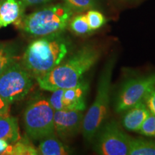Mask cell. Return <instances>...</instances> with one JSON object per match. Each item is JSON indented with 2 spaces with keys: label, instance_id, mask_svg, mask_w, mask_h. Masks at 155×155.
<instances>
[{
  "label": "cell",
  "instance_id": "1",
  "mask_svg": "<svg viewBox=\"0 0 155 155\" xmlns=\"http://www.w3.org/2000/svg\"><path fill=\"white\" fill-rule=\"evenodd\" d=\"M101 52L92 45L83 46L65 61L36 80L40 88L48 91L74 87L83 75L98 61Z\"/></svg>",
  "mask_w": 155,
  "mask_h": 155
},
{
  "label": "cell",
  "instance_id": "2",
  "mask_svg": "<svg viewBox=\"0 0 155 155\" xmlns=\"http://www.w3.org/2000/svg\"><path fill=\"white\" fill-rule=\"evenodd\" d=\"M69 45L61 33L37 39L25 50L22 65L36 79L43 76L63 62L69 52Z\"/></svg>",
  "mask_w": 155,
  "mask_h": 155
},
{
  "label": "cell",
  "instance_id": "3",
  "mask_svg": "<svg viewBox=\"0 0 155 155\" xmlns=\"http://www.w3.org/2000/svg\"><path fill=\"white\" fill-rule=\"evenodd\" d=\"M73 11L65 4L50 5L35 11L19 22V26L27 33L45 37L61 33L72 19Z\"/></svg>",
  "mask_w": 155,
  "mask_h": 155
},
{
  "label": "cell",
  "instance_id": "4",
  "mask_svg": "<svg viewBox=\"0 0 155 155\" xmlns=\"http://www.w3.org/2000/svg\"><path fill=\"white\" fill-rule=\"evenodd\" d=\"M116 58H110L104 65L98 81L97 94L94 101L83 117L82 132L84 138L90 141L104 123L108 114L112 73Z\"/></svg>",
  "mask_w": 155,
  "mask_h": 155
},
{
  "label": "cell",
  "instance_id": "5",
  "mask_svg": "<svg viewBox=\"0 0 155 155\" xmlns=\"http://www.w3.org/2000/svg\"><path fill=\"white\" fill-rule=\"evenodd\" d=\"M54 109L48 98L35 96L28 103L23 114L27 135L34 140H41L55 134Z\"/></svg>",
  "mask_w": 155,
  "mask_h": 155
},
{
  "label": "cell",
  "instance_id": "6",
  "mask_svg": "<svg viewBox=\"0 0 155 155\" xmlns=\"http://www.w3.org/2000/svg\"><path fill=\"white\" fill-rule=\"evenodd\" d=\"M32 86L33 77L16 61L0 75V96L10 104L24 98Z\"/></svg>",
  "mask_w": 155,
  "mask_h": 155
},
{
  "label": "cell",
  "instance_id": "7",
  "mask_svg": "<svg viewBox=\"0 0 155 155\" xmlns=\"http://www.w3.org/2000/svg\"><path fill=\"white\" fill-rule=\"evenodd\" d=\"M155 88V73L131 78L121 86L115 101L116 113H124L139 103L144 101L151 91Z\"/></svg>",
  "mask_w": 155,
  "mask_h": 155
},
{
  "label": "cell",
  "instance_id": "8",
  "mask_svg": "<svg viewBox=\"0 0 155 155\" xmlns=\"http://www.w3.org/2000/svg\"><path fill=\"white\" fill-rule=\"evenodd\" d=\"M96 135L94 150L97 154L127 155L129 153V137L116 121H110L105 124H103Z\"/></svg>",
  "mask_w": 155,
  "mask_h": 155
},
{
  "label": "cell",
  "instance_id": "9",
  "mask_svg": "<svg viewBox=\"0 0 155 155\" xmlns=\"http://www.w3.org/2000/svg\"><path fill=\"white\" fill-rule=\"evenodd\" d=\"M83 112L74 110H58L54 112L55 132L63 139L72 138L82 129Z\"/></svg>",
  "mask_w": 155,
  "mask_h": 155
},
{
  "label": "cell",
  "instance_id": "10",
  "mask_svg": "<svg viewBox=\"0 0 155 155\" xmlns=\"http://www.w3.org/2000/svg\"><path fill=\"white\" fill-rule=\"evenodd\" d=\"M88 88V83L81 80L74 87L63 89L62 95L63 110L84 111L86 108V96Z\"/></svg>",
  "mask_w": 155,
  "mask_h": 155
},
{
  "label": "cell",
  "instance_id": "11",
  "mask_svg": "<svg viewBox=\"0 0 155 155\" xmlns=\"http://www.w3.org/2000/svg\"><path fill=\"white\" fill-rule=\"evenodd\" d=\"M121 123L123 127L131 131H139L141 124L150 114L144 102H140L124 111Z\"/></svg>",
  "mask_w": 155,
  "mask_h": 155
},
{
  "label": "cell",
  "instance_id": "12",
  "mask_svg": "<svg viewBox=\"0 0 155 155\" xmlns=\"http://www.w3.org/2000/svg\"><path fill=\"white\" fill-rule=\"evenodd\" d=\"M24 6L19 0H3L0 6V28L19 22Z\"/></svg>",
  "mask_w": 155,
  "mask_h": 155
},
{
  "label": "cell",
  "instance_id": "13",
  "mask_svg": "<svg viewBox=\"0 0 155 155\" xmlns=\"http://www.w3.org/2000/svg\"><path fill=\"white\" fill-rule=\"evenodd\" d=\"M38 146V154L42 155H65L71 154V150L63 144L54 134L45 137L40 140Z\"/></svg>",
  "mask_w": 155,
  "mask_h": 155
},
{
  "label": "cell",
  "instance_id": "14",
  "mask_svg": "<svg viewBox=\"0 0 155 155\" xmlns=\"http://www.w3.org/2000/svg\"><path fill=\"white\" fill-rule=\"evenodd\" d=\"M0 139L15 143L21 139L18 121L10 116L0 117Z\"/></svg>",
  "mask_w": 155,
  "mask_h": 155
},
{
  "label": "cell",
  "instance_id": "15",
  "mask_svg": "<svg viewBox=\"0 0 155 155\" xmlns=\"http://www.w3.org/2000/svg\"><path fill=\"white\" fill-rule=\"evenodd\" d=\"M129 155H155V142L143 138L129 137Z\"/></svg>",
  "mask_w": 155,
  "mask_h": 155
},
{
  "label": "cell",
  "instance_id": "16",
  "mask_svg": "<svg viewBox=\"0 0 155 155\" xmlns=\"http://www.w3.org/2000/svg\"><path fill=\"white\" fill-rule=\"evenodd\" d=\"M9 155H36L38 154V149L27 139H19L10 145L7 154Z\"/></svg>",
  "mask_w": 155,
  "mask_h": 155
},
{
  "label": "cell",
  "instance_id": "17",
  "mask_svg": "<svg viewBox=\"0 0 155 155\" xmlns=\"http://www.w3.org/2000/svg\"><path fill=\"white\" fill-rule=\"evenodd\" d=\"M15 49L12 45L0 44V75L15 62Z\"/></svg>",
  "mask_w": 155,
  "mask_h": 155
},
{
  "label": "cell",
  "instance_id": "18",
  "mask_svg": "<svg viewBox=\"0 0 155 155\" xmlns=\"http://www.w3.org/2000/svg\"><path fill=\"white\" fill-rule=\"evenodd\" d=\"M70 27L74 33L78 35H83L91 32L86 16L84 15H78L70 21Z\"/></svg>",
  "mask_w": 155,
  "mask_h": 155
},
{
  "label": "cell",
  "instance_id": "19",
  "mask_svg": "<svg viewBox=\"0 0 155 155\" xmlns=\"http://www.w3.org/2000/svg\"><path fill=\"white\" fill-rule=\"evenodd\" d=\"M73 12H82L96 7V0H63Z\"/></svg>",
  "mask_w": 155,
  "mask_h": 155
},
{
  "label": "cell",
  "instance_id": "20",
  "mask_svg": "<svg viewBox=\"0 0 155 155\" xmlns=\"http://www.w3.org/2000/svg\"><path fill=\"white\" fill-rule=\"evenodd\" d=\"M88 25L91 30H96L101 28L105 23V17L101 13L96 10H90L86 15Z\"/></svg>",
  "mask_w": 155,
  "mask_h": 155
},
{
  "label": "cell",
  "instance_id": "21",
  "mask_svg": "<svg viewBox=\"0 0 155 155\" xmlns=\"http://www.w3.org/2000/svg\"><path fill=\"white\" fill-rule=\"evenodd\" d=\"M139 132L147 137H155V116L150 114L141 124Z\"/></svg>",
  "mask_w": 155,
  "mask_h": 155
},
{
  "label": "cell",
  "instance_id": "22",
  "mask_svg": "<svg viewBox=\"0 0 155 155\" xmlns=\"http://www.w3.org/2000/svg\"><path fill=\"white\" fill-rule=\"evenodd\" d=\"M144 102L150 114L155 116V88L149 93Z\"/></svg>",
  "mask_w": 155,
  "mask_h": 155
},
{
  "label": "cell",
  "instance_id": "23",
  "mask_svg": "<svg viewBox=\"0 0 155 155\" xmlns=\"http://www.w3.org/2000/svg\"><path fill=\"white\" fill-rule=\"evenodd\" d=\"M9 106L10 104L0 96V117L9 115Z\"/></svg>",
  "mask_w": 155,
  "mask_h": 155
},
{
  "label": "cell",
  "instance_id": "24",
  "mask_svg": "<svg viewBox=\"0 0 155 155\" xmlns=\"http://www.w3.org/2000/svg\"><path fill=\"white\" fill-rule=\"evenodd\" d=\"M25 6H32L47 3L51 0H21Z\"/></svg>",
  "mask_w": 155,
  "mask_h": 155
},
{
  "label": "cell",
  "instance_id": "25",
  "mask_svg": "<svg viewBox=\"0 0 155 155\" xmlns=\"http://www.w3.org/2000/svg\"><path fill=\"white\" fill-rule=\"evenodd\" d=\"M9 146L10 144L9 142L0 139V154H7Z\"/></svg>",
  "mask_w": 155,
  "mask_h": 155
},
{
  "label": "cell",
  "instance_id": "26",
  "mask_svg": "<svg viewBox=\"0 0 155 155\" xmlns=\"http://www.w3.org/2000/svg\"><path fill=\"white\" fill-rule=\"evenodd\" d=\"M2 2H3V0H0V6H1L2 3Z\"/></svg>",
  "mask_w": 155,
  "mask_h": 155
}]
</instances>
